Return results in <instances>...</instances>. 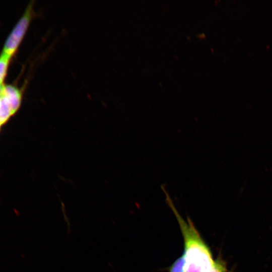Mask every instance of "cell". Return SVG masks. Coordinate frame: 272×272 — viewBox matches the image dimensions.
Here are the masks:
<instances>
[{"label":"cell","instance_id":"ba28073f","mask_svg":"<svg viewBox=\"0 0 272 272\" xmlns=\"http://www.w3.org/2000/svg\"><path fill=\"white\" fill-rule=\"evenodd\" d=\"M3 85H0V90L2 89Z\"/></svg>","mask_w":272,"mask_h":272},{"label":"cell","instance_id":"6da1fadb","mask_svg":"<svg viewBox=\"0 0 272 272\" xmlns=\"http://www.w3.org/2000/svg\"><path fill=\"white\" fill-rule=\"evenodd\" d=\"M161 188L166 195V202L176 218L183 237L185 272H210L215 261L209 247L189 218L187 217L185 221L180 215L165 185H161Z\"/></svg>","mask_w":272,"mask_h":272},{"label":"cell","instance_id":"277c9868","mask_svg":"<svg viewBox=\"0 0 272 272\" xmlns=\"http://www.w3.org/2000/svg\"><path fill=\"white\" fill-rule=\"evenodd\" d=\"M12 115L9 103L7 99L1 95L0 98V124L6 122Z\"/></svg>","mask_w":272,"mask_h":272},{"label":"cell","instance_id":"5b68a950","mask_svg":"<svg viewBox=\"0 0 272 272\" xmlns=\"http://www.w3.org/2000/svg\"><path fill=\"white\" fill-rule=\"evenodd\" d=\"M10 58L2 53L0 56V85H3L2 83L6 75Z\"/></svg>","mask_w":272,"mask_h":272},{"label":"cell","instance_id":"3957f363","mask_svg":"<svg viewBox=\"0 0 272 272\" xmlns=\"http://www.w3.org/2000/svg\"><path fill=\"white\" fill-rule=\"evenodd\" d=\"M1 95L8 100L12 115L19 109L22 101V93L16 87L12 85H3L1 91Z\"/></svg>","mask_w":272,"mask_h":272},{"label":"cell","instance_id":"9c48e42d","mask_svg":"<svg viewBox=\"0 0 272 272\" xmlns=\"http://www.w3.org/2000/svg\"><path fill=\"white\" fill-rule=\"evenodd\" d=\"M1 125H2L0 124V127H1Z\"/></svg>","mask_w":272,"mask_h":272},{"label":"cell","instance_id":"8992f818","mask_svg":"<svg viewBox=\"0 0 272 272\" xmlns=\"http://www.w3.org/2000/svg\"><path fill=\"white\" fill-rule=\"evenodd\" d=\"M169 272H185V259L183 255L172 264Z\"/></svg>","mask_w":272,"mask_h":272},{"label":"cell","instance_id":"7a4b0ae2","mask_svg":"<svg viewBox=\"0 0 272 272\" xmlns=\"http://www.w3.org/2000/svg\"><path fill=\"white\" fill-rule=\"evenodd\" d=\"M33 13V5L30 4L8 37L2 54L10 58L15 52L28 29Z\"/></svg>","mask_w":272,"mask_h":272},{"label":"cell","instance_id":"52a82bcc","mask_svg":"<svg viewBox=\"0 0 272 272\" xmlns=\"http://www.w3.org/2000/svg\"><path fill=\"white\" fill-rule=\"evenodd\" d=\"M210 272H227V270L221 262L215 261V265Z\"/></svg>","mask_w":272,"mask_h":272}]
</instances>
